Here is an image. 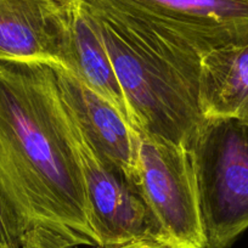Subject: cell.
I'll use <instances>...</instances> for the list:
<instances>
[{"mask_svg": "<svg viewBox=\"0 0 248 248\" xmlns=\"http://www.w3.org/2000/svg\"><path fill=\"white\" fill-rule=\"evenodd\" d=\"M62 100L104 161L138 183L139 133L75 75L54 66Z\"/></svg>", "mask_w": 248, "mask_h": 248, "instance_id": "8", "label": "cell"}, {"mask_svg": "<svg viewBox=\"0 0 248 248\" xmlns=\"http://www.w3.org/2000/svg\"><path fill=\"white\" fill-rule=\"evenodd\" d=\"M0 192L21 248L99 247L54 65L0 61Z\"/></svg>", "mask_w": 248, "mask_h": 248, "instance_id": "1", "label": "cell"}, {"mask_svg": "<svg viewBox=\"0 0 248 248\" xmlns=\"http://www.w3.org/2000/svg\"><path fill=\"white\" fill-rule=\"evenodd\" d=\"M95 248H100V247H95Z\"/></svg>", "mask_w": 248, "mask_h": 248, "instance_id": "13", "label": "cell"}, {"mask_svg": "<svg viewBox=\"0 0 248 248\" xmlns=\"http://www.w3.org/2000/svg\"><path fill=\"white\" fill-rule=\"evenodd\" d=\"M206 248H228L248 229V124L203 119L190 145Z\"/></svg>", "mask_w": 248, "mask_h": 248, "instance_id": "3", "label": "cell"}, {"mask_svg": "<svg viewBox=\"0 0 248 248\" xmlns=\"http://www.w3.org/2000/svg\"><path fill=\"white\" fill-rule=\"evenodd\" d=\"M77 0H0V61L40 62L72 70Z\"/></svg>", "mask_w": 248, "mask_h": 248, "instance_id": "7", "label": "cell"}, {"mask_svg": "<svg viewBox=\"0 0 248 248\" xmlns=\"http://www.w3.org/2000/svg\"><path fill=\"white\" fill-rule=\"evenodd\" d=\"M137 187L164 245L206 248L196 174L187 147L139 134Z\"/></svg>", "mask_w": 248, "mask_h": 248, "instance_id": "5", "label": "cell"}, {"mask_svg": "<svg viewBox=\"0 0 248 248\" xmlns=\"http://www.w3.org/2000/svg\"><path fill=\"white\" fill-rule=\"evenodd\" d=\"M113 248H173V247H170V246L168 245H164V243L156 242V241H139V242L128 243V245L119 246V247H113Z\"/></svg>", "mask_w": 248, "mask_h": 248, "instance_id": "12", "label": "cell"}, {"mask_svg": "<svg viewBox=\"0 0 248 248\" xmlns=\"http://www.w3.org/2000/svg\"><path fill=\"white\" fill-rule=\"evenodd\" d=\"M63 107L99 247L113 248L139 241L163 243L137 185L99 156L65 102Z\"/></svg>", "mask_w": 248, "mask_h": 248, "instance_id": "6", "label": "cell"}, {"mask_svg": "<svg viewBox=\"0 0 248 248\" xmlns=\"http://www.w3.org/2000/svg\"><path fill=\"white\" fill-rule=\"evenodd\" d=\"M199 104L204 119L248 124V38L202 57Z\"/></svg>", "mask_w": 248, "mask_h": 248, "instance_id": "9", "label": "cell"}, {"mask_svg": "<svg viewBox=\"0 0 248 248\" xmlns=\"http://www.w3.org/2000/svg\"><path fill=\"white\" fill-rule=\"evenodd\" d=\"M87 6L108 52L135 132L190 149L204 119L199 88L130 31Z\"/></svg>", "mask_w": 248, "mask_h": 248, "instance_id": "2", "label": "cell"}, {"mask_svg": "<svg viewBox=\"0 0 248 248\" xmlns=\"http://www.w3.org/2000/svg\"><path fill=\"white\" fill-rule=\"evenodd\" d=\"M0 248H21L17 224L0 192Z\"/></svg>", "mask_w": 248, "mask_h": 248, "instance_id": "11", "label": "cell"}, {"mask_svg": "<svg viewBox=\"0 0 248 248\" xmlns=\"http://www.w3.org/2000/svg\"><path fill=\"white\" fill-rule=\"evenodd\" d=\"M150 40L202 59L248 38V0H84Z\"/></svg>", "mask_w": 248, "mask_h": 248, "instance_id": "4", "label": "cell"}, {"mask_svg": "<svg viewBox=\"0 0 248 248\" xmlns=\"http://www.w3.org/2000/svg\"><path fill=\"white\" fill-rule=\"evenodd\" d=\"M71 73L85 87L108 102L132 125L127 101L117 79L113 65L84 0L76 1L71 27Z\"/></svg>", "mask_w": 248, "mask_h": 248, "instance_id": "10", "label": "cell"}]
</instances>
